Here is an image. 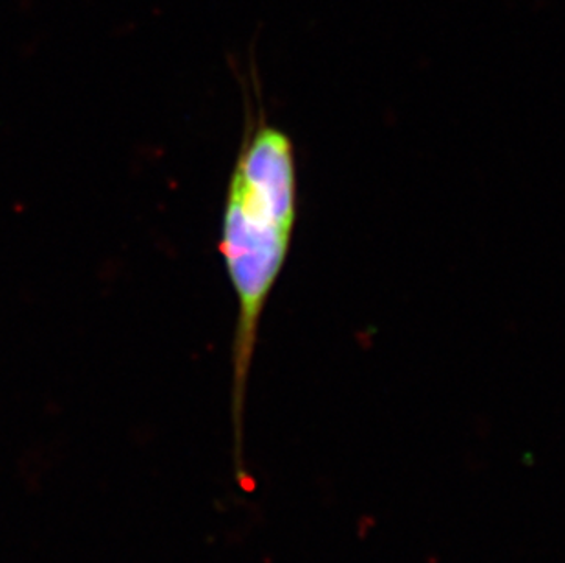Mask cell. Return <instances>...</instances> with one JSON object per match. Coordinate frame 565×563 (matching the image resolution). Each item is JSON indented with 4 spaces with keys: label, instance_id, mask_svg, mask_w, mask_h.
Listing matches in <instances>:
<instances>
[{
    "label": "cell",
    "instance_id": "6da1fadb",
    "mask_svg": "<svg viewBox=\"0 0 565 563\" xmlns=\"http://www.w3.org/2000/svg\"><path fill=\"white\" fill-rule=\"evenodd\" d=\"M246 91L244 132L227 181L218 244L236 300L231 412L238 463L247 381L262 317L288 262L299 220V160L294 138L269 121L258 86Z\"/></svg>",
    "mask_w": 565,
    "mask_h": 563
}]
</instances>
